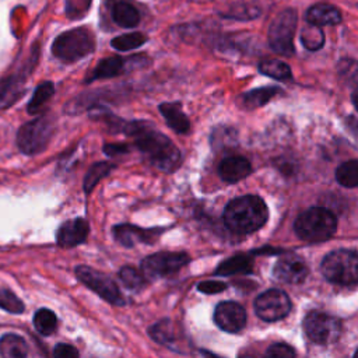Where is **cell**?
I'll return each mask as SVG.
<instances>
[{
	"instance_id": "cell-14",
	"label": "cell",
	"mask_w": 358,
	"mask_h": 358,
	"mask_svg": "<svg viewBox=\"0 0 358 358\" xmlns=\"http://www.w3.org/2000/svg\"><path fill=\"white\" fill-rule=\"evenodd\" d=\"M134 57L130 59H123L122 56H109L106 59H102L95 69L91 71V74L85 78V83L90 84L96 80H105V78H112L119 74H122L127 67L130 66H141V60H145V57H141L138 62H133Z\"/></svg>"
},
{
	"instance_id": "cell-39",
	"label": "cell",
	"mask_w": 358,
	"mask_h": 358,
	"mask_svg": "<svg viewBox=\"0 0 358 358\" xmlns=\"http://www.w3.org/2000/svg\"><path fill=\"white\" fill-rule=\"evenodd\" d=\"M102 150L108 157H116L129 152V145L124 143H106Z\"/></svg>"
},
{
	"instance_id": "cell-40",
	"label": "cell",
	"mask_w": 358,
	"mask_h": 358,
	"mask_svg": "<svg viewBox=\"0 0 358 358\" xmlns=\"http://www.w3.org/2000/svg\"><path fill=\"white\" fill-rule=\"evenodd\" d=\"M199 291L204 292V294H217L221 292L227 288V285L221 281H203L197 285Z\"/></svg>"
},
{
	"instance_id": "cell-19",
	"label": "cell",
	"mask_w": 358,
	"mask_h": 358,
	"mask_svg": "<svg viewBox=\"0 0 358 358\" xmlns=\"http://www.w3.org/2000/svg\"><path fill=\"white\" fill-rule=\"evenodd\" d=\"M305 18L309 25L320 28L338 24L341 21V13L337 7L329 3H316L308 8Z\"/></svg>"
},
{
	"instance_id": "cell-43",
	"label": "cell",
	"mask_w": 358,
	"mask_h": 358,
	"mask_svg": "<svg viewBox=\"0 0 358 358\" xmlns=\"http://www.w3.org/2000/svg\"><path fill=\"white\" fill-rule=\"evenodd\" d=\"M239 358H262V357L255 355V354H245V355H241Z\"/></svg>"
},
{
	"instance_id": "cell-13",
	"label": "cell",
	"mask_w": 358,
	"mask_h": 358,
	"mask_svg": "<svg viewBox=\"0 0 358 358\" xmlns=\"http://www.w3.org/2000/svg\"><path fill=\"white\" fill-rule=\"evenodd\" d=\"M214 322L221 330L236 333L246 324V312L239 303L225 301L217 305L214 310Z\"/></svg>"
},
{
	"instance_id": "cell-30",
	"label": "cell",
	"mask_w": 358,
	"mask_h": 358,
	"mask_svg": "<svg viewBox=\"0 0 358 358\" xmlns=\"http://www.w3.org/2000/svg\"><path fill=\"white\" fill-rule=\"evenodd\" d=\"M34 326L39 334L49 336L56 330L57 317L50 309L42 308L34 315Z\"/></svg>"
},
{
	"instance_id": "cell-3",
	"label": "cell",
	"mask_w": 358,
	"mask_h": 358,
	"mask_svg": "<svg viewBox=\"0 0 358 358\" xmlns=\"http://www.w3.org/2000/svg\"><path fill=\"white\" fill-rule=\"evenodd\" d=\"M336 229L337 218L324 207H310L301 213L294 222L295 234L306 242L326 241Z\"/></svg>"
},
{
	"instance_id": "cell-42",
	"label": "cell",
	"mask_w": 358,
	"mask_h": 358,
	"mask_svg": "<svg viewBox=\"0 0 358 358\" xmlns=\"http://www.w3.org/2000/svg\"><path fill=\"white\" fill-rule=\"evenodd\" d=\"M351 99H352V103H354L355 109L358 110V90H357V91L352 94V98H351Z\"/></svg>"
},
{
	"instance_id": "cell-20",
	"label": "cell",
	"mask_w": 358,
	"mask_h": 358,
	"mask_svg": "<svg viewBox=\"0 0 358 358\" xmlns=\"http://www.w3.org/2000/svg\"><path fill=\"white\" fill-rule=\"evenodd\" d=\"M110 17L122 28H134L140 22V13L129 0H115L110 4Z\"/></svg>"
},
{
	"instance_id": "cell-27",
	"label": "cell",
	"mask_w": 358,
	"mask_h": 358,
	"mask_svg": "<svg viewBox=\"0 0 358 358\" xmlns=\"http://www.w3.org/2000/svg\"><path fill=\"white\" fill-rule=\"evenodd\" d=\"M336 180L348 189L358 187V159H350L336 168Z\"/></svg>"
},
{
	"instance_id": "cell-38",
	"label": "cell",
	"mask_w": 358,
	"mask_h": 358,
	"mask_svg": "<svg viewBox=\"0 0 358 358\" xmlns=\"http://www.w3.org/2000/svg\"><path fill=\"white\" fill-rule=\"evenodd\" d=\"M53 358H80V354L71 344L59 343L53 348Z\"/></svg>"
},
{
	"instance_id": "cell-35",
	"label": "cell",
	"mask_w": 358,
	"mask_h": 358,
	"mask_svg": "<svg viewBox=\"0 0 358 358\" xmlns=\"http://www.w3.org/2000/svg\"><path fill=\"white\" fill-rule=\"evenodd\" d=\"M119 277H120L122 282L130 289H138L144 285V275L140 274L136 268H133L130 266L122 267Z\"/></svg>"
},
{
	"instance_id": "cell-34",
	"label": "cell",
	"mask_w": 358,
	"mask_h": 358,
	"mask_svg": "<svg viewBox=\"0 0 358 358\" xmlns=\"http://www.w3.org/2000/svg\"><path fill=\"white\" fill-rule=\"evenodd\" d=\"M91 4L92 0H66L64 13L70 20H80L88 13Z\"/></svg>"
},
{
	"instance_id": "cell-18",
	"label": "cell",
	"mask_w": 358,
	"mask_h": 358,
	"mask_svg": "<svg viewBox=\"0 0 358 358\" xmlns=\"http://www.w3.org/2000/svg\"><path fill=\"white\" fill-rule=\"evenodd\" d=\"M252 172V165L248 158L241 155H231L224 158L218 165V175L227 183H236Z\"/></svg>"
},
{
	"instance_id": "cell-36",
	"label": "cell",
	"mask_w": 358,
	"mask_h": 358,
	"mask_svg": "<svg viewBox=\"0 0 358 358\" xmlns=\"http://www.w3.org/2000/svg\"><path fill=\"white\" fill-rule=\"evenodd\" d=\"M338 73L345 81L358 88V62L355 60H341L338 64Z\"/></svg>"
},
{
	"instance_id": "cell-44",
	"label": "cell",
	"mask_w": 358,
	"mask_h": 358,
	"mask_svg": "<svg viewBox=\"0 0 358 358\" xmlns=\"http://www.w3.org/2000/svg\"><path fill=\"white\" fill-rule=\"evenodd\" d=\"M201 352H203L204 358H220V357H215V355H213V354H210V352H207V351H201Z\"/></svg>"
},
{
	"instance_id": "cell-31",
	"label": "cell",
	"mask_w": 358,
	"mask_h": 358,
	"mask_svg": "<svg viewBox=\"0 0 358 358\" xmlns=\"http://www.w3.org/2000/svg\"><path fill=\"white\" fill-rule=\"evenodd\" d=\"M301 43L305 49L310 52L319 50L324 43V34L322 28L308 24V27L303 28L301 32Z\"/></svg>"
},
{
	"instance_id": "cell-4",
	"label": "cell",
	"mask_w": 358,
	"mask_h": 358,
	"mask_svg": "<svg viewBox=\"0 0 358 358\" xmlns=\"http://www.w3.org/2000/svg\"><path fill=\"white\" fill-rule=\"evenodd\" d=\"M56 131V119L43 113L24 123L17 131V145L21 152L27 155H35L46 150L53 134Z\"/></svg>"
},
{
	"instance_id": "cell-24",
	"label": "cell",
	"mask_w": 358,
	"mask_h": 358,
	"mask_svg": "<svg viewBox=\"0 0 358 358\" xmlns=\"http://www.w3.org/2000/svg\"><path fill=\"white\" fill-rule=\"evenodd\" d=\"M116 165L108 161H98L96 164H94L85 173L84 180H83V189L87 194H90L92 192V189L96 186V183L105 178L106 175H109V172L112 169H115Z\"/></svg>"
},
{
	"instance_id": "cell-6",
	"label": "cell",
	"mask_w": 358,
	"mask_h": 358,
	"mask_svg": "<svg viewBox=\"0 0 358 358\" xmlns=\"http://www.w3.org/2000/svg\"><path fill=\"white\" fill-rule=\"evenodd\" d=\"M323 275L340 285L358 284V252L348 249L333 250L322 262Z\"/></svg>"
},
{
	"instance_id": "cell-15",
	"label": "cell",
	"mask_w": 358,
	"mask_h": 358,
	"mask_svg": "<svg viewBox=\"0 0 358 358\" xmlns=\"http://www.w3.org/2000/svg\"><path fill=\"white\" fill-rule=\"evenodd\" d=\"M308 274V266L299 256L289 255L281 257L274 266V275L275 278L288 282V284H298L305 280Z\"/></svg>"
},
{
	"instance_id": "cell-8",
	"label": "cell",
	"mask_w": 358,
	"mask_h": 358,
	"mask_svg": "<svg viewBox=\"0 0 358 358\" xmlns=\"http://www.w3.org/2000/svg\"><path fill=\"white\" fill-rule=\"evenodd\" d=\"M38 56H39V49H38V45L35 43L31 49V56L27 64L21 67L18 71L0 80V109L10 108L22 96V94L25 92L27 77L31 74L32 69L35 67L38 62Z\"/></svg>"
},
{
	"instance_id": "cell-37",
	"label": "cell",
	"mask_w": 358,
	"mask_h": 358,
	"mask_svg": "<svg viewBox=\"0 0 358 358\" xmlns=\"http://www.w3.org/2000/svg\"><path fill=\"white\" fill-rule=\"evenodd\" d=\"M264 358H295V351L285 343H275L267 348Z\"/></svg>"
},
{
	"instance_id": "cell-1",
	"label": "cell",
	"mask_w": 358,
	"mask_h": 358,
	"mask_svg": "<svg viewBox=\"0 0 358 358\" xmlns=\"http://www.w3.org/2000/svg\"><path fill=\"white\" fill-rule=\"evenodd\" d=\"M120 133L131 137L143 157L158 171L172 173L180 166L182 154L179 148L168 136L158 131L150 122H124Z\"/></svg>"
},
{
	"instance_id": "cell-23",
	"label": "cell",
	"mask_w": 358,
	"mask_h": 358,
	"mask_svg": "<svg viewBox=\"0 0 358 358\" xmlns=\"http://www.w3.org/2000/svg\"><path fill=\"white\" fill-rule=\"evenodd\" d=\"M0 354L3 358H25L28 345L21 336L4 334L0 338Z\"/></svg>"
},
{
	"instance_id": "cell-17",
	"label": "cell",
	"mask_w": 358,
	"mask_h": 358,
	"mask_svg": "<svg viewBox=\"0 0 358 358\" xmlns=\"http://www.w3.org/2000/svg\"><path fill=\"white\" fill-rule=\"evenodd\" d=\"M159 234L161 229H144L131 224H120L113 227V235L116 241L127 248H131L138 242H154Z\"/></svg>"
},
{
	"instance_id": "cell-7",
	"label": "cell",
	"mask_w": 358,
	"mask_h": 358,
	"mask_svg": "<svg viewBox=\"0 0 358 358\" xmlns=\"http://www.w3.org/2000/svg\"><path fill=\"white\" fill-rule=\"evenodd\" d=\"M298 24L296 11L292 8H285L280 11L271 24L268 25L267 36L270 48L281 55L291 56L294 55V35Z\"/></svg>"
},
{
	"instance_id": "cell-9",
	"label": "cell",
	"mask_w": 358,
	"mask_h": 358,
	"mask_svg": "<svg viewBox=\"0 0 358 358\" xmlns=\"http://www.w3.org/2000/svg\"><path fill=\"white\" fill-rule=\"evenodd\" d=\"M303 330L317 344H331L341 333V322L323 312H310L303 319Z\"/></svg>"
},
{
	"instance_id": "cell-26",
	"label": "cell",
	"mask_w": 358,
	"mask_h": 358,
	"mask_svg": "<svg viewBox=\"0 0 358 358\" xmlns=\"http://www.w3.org/2000/svg\"><path fill=\"white\" fill-rule=\"evenodd\" d=\"M259 71L263 73L264 76H268L274 80L278 81H288L292 78L291 69L287 63L275 60V59H268L263 60L259 63Z\"/></svg>"
},
{
	"instance_id": "cell-2",
	"label": "cell",
	"mask_w": 358,
	"mask_h": 358,
	"mask_svg": "<svg viewBox=\"0 0 358 358\" xmlns=\"http://www.w3.org/2000/svg\"><path fill=\"white\" fill-rule=\"evenodd\" d=\"M222 218L225 227L232 232L250 234L266 224L268 210L262 197L256 194H245L227 204Z\"/></svg>"
},
{
	"instance_id": "cell-45",
	"label": "cell",
	"mask_w": 358,
	"mask_h": 358,
	"mask_svg": "<svg viewBox=\"0 0 358 358\" xmlns=\"http://www.w3.org/2000/svg\"><path fill=\"white\" fill-rule=\"evenodd\" d=\"M354 358H358V350L355 351V354H354Z\"/></svg>"
},
{
	"instance_id": "cell-41",
	"label": "cell",
	"mask_w": 358,
	"mask_h": 358,
	"mask_svg": "<svg viewBox=\"0 0 358 358\" xmlns=\"http://www.w3.org/2000/svg\"><path fill=\"white\" fill-rule=\"evenodd\" d=\"M345 123H347V127L351 131V134L358 140V119H354L352 116H348Z\"/></svg>"
},
{
	"instance_id": "cell-10",
	"label": "cell",
	"mask_w": 358,
	"mask_h": 358,
	"mask_svg": "<svg viewBox=\"0 0 358 358\" xmlns=\"http://www.w3.org/2000/svg\"><path fill=\"white\" fill-rule=\"evenodd\" d=\"M187 262L189 256L183 252H158L141 262V274L147 280L165 277L176 273Z\"/></svg>"
},
{
	"instance_id": "cell-5",
	"label": "cell",
	"mask_w": 358,
	"mask_h": 358,
	"mask_svg": "<svg viewBox=\"0 0 358 358\" xmlns=\"http://www.w3.org/2000/svg\"><path fill=\"white\" fill-rule=\"evenodd\" d=\"M95 48L92 32L85 27L73 28L57 35L52 43V53L62 62L74 63L88 56Z\"/></svg>"
},
{
	"instance_id": "cell-21",
	"label": "cell",
	"mask_w": 358,
	"mask_h": 358,
	"mask_svg": "<svg viewBox=\"0 0 358 358\" xmlns=\"http://www.w3.org/2000/svg\"><path fill=\"white\" fill-rule=\"evenodd\" d=\"M166 124L178 134H185L190 130V120L182 110L178 102H164L158 106Z\"/></svg>"
},
{
	"instance_id": "cell-22",
	"label": "cell",
	"mask_w": 358,
	"mask_h": 358,
	"mask_svg": "<svg viewBox=\"0 0 358 358\" xmlns=\"http://www.w3.org/2000/svg\"><path fill=\"white\" fill-rule=\"evenodd\" d=\"M281 92L282 91L280 90V87H260L242 94L241 101L245 108L253 109V108L263 106L264 103H267L270 99H273L275 95Z\"/></svg>"
},
{
	"instance_id": "cell-12",
	"label": "cell",
	"mask_w": 358,
	"mask_h": 358,
	"mask_svg": "<svg viewBox=\"0 0 358 358\" xmlns=\"http://www.w3.org/2000/svg\"><path fill=\"white\" fill-rule=\"evenodd\" d=\"M291 309V301L288 295L281 289H267L262 292L255 301L256 315L266 320L274 322L285 317Z\"/></svg>"
},
{
	"instance_id": "cell-28",
	"label": "cell",
	"mask_w": 358,
	"mask_h": 358,
	"mask_svg": "<svg viewBox=\"0 0 358 358\" xmlns=\"http://www.w3.org/2000/svg\"><path fill=\"white\" fill-rule=\"evenodd\" d=\"M252 268V260L248 256L238 255L227 259L222 262L217 270L215 274L220 275H231V274H238V273H249Z\"/></svg>"
},
{
	"instance_id": "cell-29",
	"label": "cell",
	"mask_w": 358,
	"mask_h": 358,
	"mask_svg": "<svg viewBox=\"0 0 358 358\" xmlns=\"http://www.w3.org/2000/svg\"><path fill=\"white\" fill-rule=\"evenodd\" d=\"M145 42H147V36L143 32L136 31V32H129V34H123L113 38L110 41V45L116 50L127 52V50H133L143 46Z\"/></svg>"
},
{
	"instance_id": "cell-33",
	"label": "cell",
	"mask_w": 358,
	"mask_h": 358,
	"mask_svg": "<svg viewBox=\"0 0 358 358\" xmlns=\"http://www.w3.org/2000/svg\"><path fill=\"white\" fill-rule=\"evenodd\" d=\"M0 308L10 313H22L25 309L22 301L6 288H0Z\"/></svg>"
},
{
	"instance_id": "cell-32",
	"label": "cell",
	"mask_w": 358,
	"mask_h": 358,
	"mask_svg": "<svg viewBox=\"0 0 358 358\" xmlns=\"http://www.w3.org/2000/svg\"><path fill=\"white\" fill-rule=\"evenodd\" d=\"M150 336L159 344H171L175 338L173 323L171 320H161L150 329Z\"/></svg>"
},
{
	"instance_id": "cell-11",
	"label": "cell",
	"mask_w": 358,
	"mask_h": 358,
	"mask_svg": "<svg viewBox=\"0 0 358 358\" xmlns=\"http://www.w3.org/2000/svg\"><path fill=\"white\" fill-rule=\"evenodd\" d=\"M76 275L83 284H85L88 288H91L94 292H96L101 298L106 299L108 302L117 303V305L123 303L120 291L109 275L101 271L92 270L87 266H78L76 268Z\"/></svg>"
},
{
	"instance_id": "cell-25",
	"label": "cell",
	"mask_w": 358,
	"mask_h": 358,
	"mask_svg": "<svg viewBox=\"0 0 358 358\" xmlns=\"http://www.w3.org/2000/svg\"><path fill=\"white\" fill-rule=\"evenodd\" d=\"M53 94H55V84L52 81L41 83L35 88V91H34V94H32V96H31V99L27 105V112L29 115L39 113L42 106L52 98Z\"/></svg>"
},
{
	"instance_id": "cell-16",
	"label": "cell",
	"mask_w": 358,
	"mask_h": 358,
	"mask_svg": "<svg viewBox=\"0 0 358 358\" xmlns=\"http://www.w3.org/2000/svg\"><path fill=\"white\" fill-rule=\"evenodd\" d=\"M90 232V225L84 218L69 220L60 225L56 234V241L63 248H73L83 243Z\"/></svg>"
}]
</instances>
